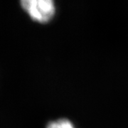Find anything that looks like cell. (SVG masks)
Segmentation results:
<instances>
[{
    "label": "cell",
    "instance_id": "6da1fadb",
    "mask_svg": "<svg viewBox=\"0 0 128 128\" xmlns=\"http://www.w3.org/2000/svg\"><path fill=\"white\" fill-rule=\"evenodd\" d=\"M20 4L30 18L38 23H48L56 14L54 0H20Z\"/></svg>",
    "mask_w": 128,
    "mask_h": 128
},
{
    "label": "cell",
    "instance_id": "7a4b0ae2",
    "mask_svg": "<svg viewBox=\"0 0 128 128\" xmlns=\"http://www.w3.org/2000/svg\"><path fill=\"white\" fill-rule=\"evenodd\" d=\"M46 128H76L75 124L67 118H59L50 121Z\"/></svg>",
    "mask_w": 128,
    "mask_h": 128
}]
</instances>
